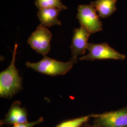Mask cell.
Returning a JSON list of instances; mask_svg holds the SVG:
<instances>
[{
  "label": "cell",
  "instance_id": "1",
  "mask_svg": "<svg viewBox=\"0 0 127 127\" xmlns=\"http://www.w3.org/2000/svg\"><path fill=\"white\" fill-rule=\"evenodd\" d=\"M18 48V44L16 43L14 46L12 58L9 66L0 73V96L1 97L11 98L22 90V80L15 66Z\"/></svg>",
  "mask_w": 127,
  "mask_h": 127
},
{
  "label": "cell",
  "instance_id": "2",
  "mask_svg": "<svg viewBox=\"0 0 127 127\" xmlns=\"http://www.w3.org/2000/svg\"><path fill=\"white\" fill-rule=\"evenodd\" d=\"M76 63V62L72 59L69 61L63 62L44 56L42 59L38 62H27L26 64L27 67L31 68L38 73L51 76H56L65 74Z\"/></svg>",
  "mask_w": 127,
  "mask_h": 127
},
{
  "label": "cell",
  "instance_id": "3",
  "mask_svg": "<svg viewBox=\"0 0 127 127\" xmlns=\"http://www.w3.org/2000/svg\"><path fill=\"white\" fill-rule=\"evenodd\" d=\"M87 50V54L81 57L79 59L83 61H94L102 59L124 60L126 56L114 50L106 42L101 43H89Z\"/></svg>",
  "mask_w": 127,
  "mask_h": 127
},
{
  "label": "cell",
  "instance_id": "4",
  "mask_svg": "<svg viewBox=\"0 0 127 127\" xmlns=\"http://www.w3.org/2000/svg\"><path fill=\"white\" fill-rule=\"evenodd\" d=\"M94 127H127V106L103 114H93Z\"/></svg>",
  "mask_w": 127,
  "mask_h": 127
},
{
  "label": "cell",
  "instance_id": "5",
  "mask_svg": "<svg viewBox=\"0 0 127 127\" xmlns=\"http://www.w3.org/2000/svg\"><path fill=\"white\" fill-rule=\"evenodd\" d=\"M77 10V18L81 26L91 34L102 30V23L92 5H80Z\"/></svg>",
  "mask_w": 127,
  "mask_h": 127
},
{
  "label": "cell",
  "instance_id": "6",
  "mask_svg": "<svg viewBox=\"0 0 127 127\" xmlns=\"http://www.w3.org/2000/svg\"><path fill=\"white\" fill-rule=\"evenodd\" d=\"M52 35L50 31L42 25H39L32 32L27 43L39 54L46 56L50 50V41Z\"/></svg>",
  "mask_w": 127,
  "mask_h": 127
},
{
  "label": "cell",
  "instance_id": "7",
  "mask_svg": "<svg viewBox=\"0 0 127 127\" xmlns=\"http://www.w3.org/2000/svg\"><path fill=\"white\" fill-rule=\"evenodd\" d=\"M91 34L90 32L82 26L73 30V38L70 48L72 56V59L76 62L79 56L85 54L89 43L88 41Z\"/></svg>",
  "mask_w": 127,
  "mask_h": 127
},
{
  "label": "cell",
  "instance_id": "8",
  "mask_svg": "<svg viewBox=\"0 0 127 127\" xmlns=\"http://www.w3.org/2000/svg\"><path fill=\"white\" fill-rule=\"evenodd\" d=\"M28 113L25 107H21V103L19 101H14L11 105L5 118L0 121V125L13 126L28 122Z\"/></svg>",
  "mask_w": 127,
  "mask_h": 127
},
{
  "label": "cell",
  "instance_id": "9",
  "mask_svg": "<svg viewBox=\"0 0 127 127\" xmlns=\"http://www.w3.org/2000/svg\"><path fill=\"white\" fill-rule=\"evenodd\" d=\"M61 9L58 8H48L39 9L37 17L41 25L45 27H50L56 25L60 26L61 22L58 19Z\"/></svg>",
  "mask_w": 127,
  "mask_h": 127
},
{
  "label": "cell",
  "instance_id": "10",
  "mask_svg": "<svg viewBox=\"0 0 127 127\" xmlns=\"http://www.w3.org/2000/svg\"><path fill=\"white\" fill-rule=\"evenodd\" d=\"M117 0H95L91 2L97 12L99 17L103 18L111 16L116 10Z\"/></svg>",
  "mask_w": 127,
  "mask_h": 127
},
{
  "label": "cell",
  "instance_id": "11",
  "mask_svg": "<svg viewBox=\"0 0 127 127\" xmlns=\"http://www.w3.org/2000/svg\"><path fill=\"white\" fill-rule=\"evenodd\" d=\"M92 114L64 121L58 124L56 127H81L92 118Z\"/></svg>",
  "mask_w": 127,
  "mask_h": 127
},
{
  "label": "cell",
  "instance_id": "12",
  "mask_svg": "<svg viewBox=\"0 0 127 127\" xmlns=\"http://www.w3.org/2000/svg\"><path fill=\"white\" fill-rule=\"evenodd\" d=\"M35 5L39 9L58 8L61 10L67 9L60 0H35Z\"/></svg>",
  "mask_w": 127,
  "mask_h": 127
},
{
  "label": "cell",
  "instance_id": "13",
  "mask_svg": "<svg viewBox=\"0 0 127 127\" xmlns=\"http://www.w3.org/2000/svg\"><path fill=\"white\" fill-rule=\"evenodd\" d=\"M43 121H44L43 118L41 117L40 118H39L37 120L35 121L34 122H28L27 123H24L15 125L11 127H34L37 125L41 124V123H42L43 122Z\"/></svg>",
  "mask_w": 127,
  "mask_h": 127
},
{
  "label": "cell",
  "instance_id": "14",
  "mask_svg": "<svg viewBox=\"0 0 127 127\" xmlns=\"http://www.w3.org/2000/svg\"><path fill=\"white\" fill-rule=\"evenodd\" d=\"M83 127H94L93 126V125H88V124H85V125H84V126H83Z\"/></svg>",
  "mask_w": 127,
  "mask_h": 127
}]
</instances>
